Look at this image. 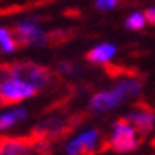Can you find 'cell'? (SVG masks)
Listing matches in <instances>:
<instances>
[{"mask_svg": "<svg viewBox=\"0 0 155 155\" xmlns=\"http://www.w3.org/2000/svg\"><path fill=\"white\" fill-rule=\"evenodd\" d=\"M117 54V45L110 42H103L94 45L89 52H87V61H91L94 64H105L108 61H112Z\"/></svg>", "mask_w": 155, "mask_h": 155, "instance_id": "7", "label": "cell"}, {"mask_svg": "<svg viewBox=\"0 0 155 155\" xmlns=\"http://www.w3.org/2000/svg\"><path fill=\"white\" fill-rule=\"evenodd\" d=\"M145 18H147L148 23H153L155 25V5L153 7H148L147 11H145Z\"/></svg>", "mask_w": 155, "mask_h": 155, "instance_id": "17", "label": "cell"}, {"mask_svg": "<svg viewBox=\"0 0 155 155\" xmlns=\"http://www.w3.org/2000/svg\"><path fill=\"white\" fill-rule=\"evenodd\" d=\"M44 127H47V129H52V131H58V129H61L63 127V122L59 119H52V120H47V122H44Z\"/></svg>", "mask_w": 155, "mask_h": 155, "instance_id": "16", "label": "cell"}, {"mask_svg": "<svg viewBox=\"0 0 155 155\" xmlns=\"http://www.w3.org/2000/svg\"><path fill=\"white\" fill-rule=\"evenodd\" d=\"M78 143L82 147V152H94L98 148V143H99V133L96 129H85L77 136Z\"/></svg>", "mask_w": 155, "mask_h": 155, "instance_id": "10", "label": "cell"}, {"mask_svg": "<svg viewBox=\"0 0 155 155\" xmlns=\"http://www.w3.org/2000/svg\"><path fill=\"white\" fill-rule=\"evenodd\" d=\"M94 5L99 11H112L119 5V0H94Z\"/></svg>", "mask_w": 155, "mask_h": 155, "instance_id": "14", "label": "cell"}, {"mask_svg": "<svg viewBox=\"0 0 155 155\" xmlns=\"http://www.w3.org/2000/svg\"><path fill=\"white\" fill-rule=\"evenodd\" d=\"M147 25V18H145V12H133V14L127 16L126 19V28L127 30H141Z\"/></svg>", "mask_w": 155, "mask_h": 155, "instance_id": "11", "label": "cell"}, {"mask_svg": "<svg viewBox=\"0 0 155 155\" xmlns=\"http://www.w3.org/2000/svg\"><path fill=\"white\" fill-rule=\"evenodd\" d=\"M126 120L138 131V134L147 136L152 133L155 126V113L150 110H143V108H134L133 112L126 115Z\"/></svg>", "mask_w": 155, "mask_h": 155, "instance_id": "6", "label": "cell"}, {"mask_svg": "<svg viewBox=\"0 0 155 155\" xmlns=\"http://www.w3.org/2000/svg\"><path fill=\"white\" fill-rule=\"evenodd\" d=\"M26 119H28V110L23 106H14V108H9L5 112H2L0 113V133L14 127L19 120Z\"/></svg>", "mask_w": 155, "mask_h": 155, "instance_id": "8", "label": "cell"}, {"mask_svg": "<svg viewBox=\"0 0 155 155\" xmlns=\"http://www.w3.org/2000/svg\"><path fill=\"white\" fill-rule=\"evenodd\" d=\"M9 73H14V75H19V77L26 78L28 82L35 85L37 89L40 91L44 87H47L49 82L52 80V75L47 68H44L40 64H33V63H18L9 66Z\"/></svg>", "mask_w": 155, "mask_h": 155, "instance_id": "4", "label": "cell"}, {"mask_svg": "<svg viewBox=\"0 0 155 155\" xmlns=\"http://www.w3.org/2000/svg\"><path fill=\"white\" fill-rule=\"evenodd\" d=\"M58 71L59 73H64V75H70L75 71V64L73 63H68V61H63V63H58Z\"/></svg>", "mask_w": 155, "mask_h": 155, "instance_id": "15", "label": "cell"}, {"mask_svg": "<svg viewBox=\"0 0 155 155\" xmlns=\"http://www.w3.org/2000/svg\"><path fill=\"white\" fill-rule=\"evenodd\" d=\"M16 47H18V38H14L12 35H9V37H5L4 40H0V51L5 52V54L14 52Z\"/></svg>", "mask_w": 155, "mask_h": 155, "instance_id": "12", "label": "cell"}, {"mask_svg": "<svg viewBox=\"0 0 155 155\" xmlns=\"http://www.w3.org/2000/svg\"><path fill=\"white\" fill-rule=\"evenodd\" d=\"M126 101V98L122 96V92L117 89V85L113 89H108V91H101L98 94H94L89 101V108L91 112L94 113H106L117 108L119 105H122Z\"/></svg>", "mask_w": 155, "mask_h": 155, "instance_id": "5", "label": "cell"}, {"mask_svg": "<svg viewBox=\"0 0 155 155\" xmlns=\"http://www.w3.org/2000/svg\"><path fill=\"white\" fill-rule=\"evenodd\" d=\"M9 35H12V33H11V30L5 28V26H0V40H4V38L9 37Z\"/></svg>", "mask_w": 155, "mask_h": 155, "instance_id": "18", "label": "cell"}, {"mask_svg": "<svg viewBox=\"0 0 155 155\" xmlns=\"http://www.w3.org/2000/svg\"><path fill=\"white\" fill-rule=\"evenodd\" d=\"M16 38L21 44H26V45H31V47H44L45 44L49 42L47 33L38 26V21L31 19V18L21 19L18 23V26H16Z\"/></svg>", "mask_w": 155, "mask_h": 155, "instance_id": "3", "label": "cell"}, {"mask_svg": "<svg viewBox=\"0 0 155 155\" xmlns=\"http://www.w3.org/2000/svg\"><path fill=\"white\" fill-rule=\"evenodd\" d=\"M140 145L138 141V131L134 129L126 119L117 120L113 124L112 134H110V147L117 153H129L134 152Z\"/></svg>", "mask_w": 155, "mask_h": 155, "instance_id": "2", "label": "cell"}, {"mask_svg": "<svg viewBox=\"0 0 155 155\" xmlns=\"http://www.w3.org/2000/svg\"><path fill=\"white\" fill-rule=\"evenodd\" d=\"M64 152L68 155H78V153H84L82 152V147H80V143H78L77 138H73L66 143V147H64Z\"/></svg>", "mask_w": 155, "mask_h": 155, "instance_id": "13", "label": "cell"}, {"mask_svg": "<svg viewBox=\"0 0 155 155\" xmlns=\"http://www.w3.org/2000/svg\"><path fill=\"white\" fill-rule=\"evenodd\" d=\"M33 148L28 143H23L18 140H9L0 143V153L2 155H28Z\"/></svg>", "mask_w": 155, "mask_h": 155, "instance_id": "9", "label": "cell"}, {"mask_svg": "<svg viewBox=\"0 0 155 155\" xmlns=\"http://www.w3.org/2000/svg\"><path fill=\"white\" fill-rule=\"evenodd\" d=\"M37 92L38 89L35 85L19 75L5 71L0 77V103H5V105L21 103L25 99L33 98Z\"/></svg>", "mask_w": 155, "mask_h": 155, "instance_id": "1", "label": "cell"}]
</instances>
